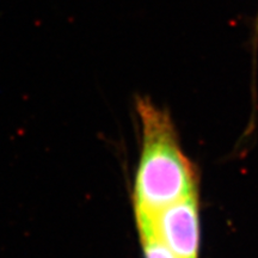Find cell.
<instances>
[{
	"label": "cell",
	"mask_w": 258,
	"mask_h": 258,
	"mask_svg": "<svg viewBox=\"0 0 258 258\" xmlns=\"http://www.w3.org/2000/svg\"><path fill=\"white\" fill-rule=\"evenodd\" d=\"M141 152L134 179L135 221L152 220L161 209L199 192L195 166L180 147L172 120L148 99L139 98Z\"/></svg>",
	"instance_id": "obj_1"
},
{
	"label": "cell",
	"mask_w": 258,
	"mask_h": 258,
	"mask_svg": "<svg viewBox=\"0 0 258 258\" xmlns=\"http://www.w3.org/2000/svg\"><path fill=\"white\" fill-rule=\"evenodd\" d=\"M199 192L179 200L154 215L151 225L154 234L178 258H199Z\"/></svg>",
	"instance_id": "obj_2"
},
{
	"label": "cell",
	"mask_w": 258,
	"mask_h": 258,
	"mask_svg": "<svg viewBox=\"0 0 258 258\" xmlns=\"http://www.w3.org/2000/svg\"><path fill=\"white\" fill-rule=\"evenodd\" d=\"M144 258H178L154 234L152 225L137 226Z\"/></svg>",
	"instance_id": "obj_3"
}]
</instances>
